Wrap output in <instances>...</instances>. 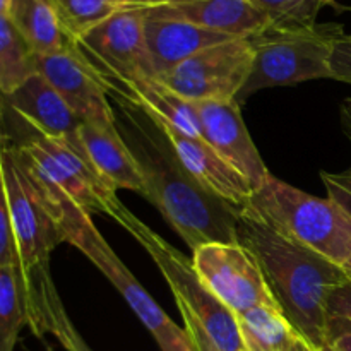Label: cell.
Segmentation results:
<instances>
[{"mask_svg": "<svg viewBox=\"0 0 351 351\" xmlns=\"http://www.w3.org/2000/svg\"><path fill=\"white\" fill-rule=\"evenodd\" d=\"M122 5L240 38H249L269 26L266 14L250 0H122Z\"/></svg>", "mask_w": 351, "mask_h": 351, "instance_id": "obj_14", "label": "cell"}, {"mask_svg": "<svg viewBox=\"0 0 351 351\" xmlns=\"http://www.w3.org/2000/svg\"><path fill=\"white\" fill-rule=\"evenodd\" d=\"M345 269H346V273H348L350 278H351V259L348 261V263L345 264Z\"/></svg>", "mask_w": 351, "mask_h": 351, "instance_id": "obj_34", "label": "cell"}, {"mask_svg": "<svg viewBox=\"0 0 351 351\" xmlns=\"http://www.w3.org/2000/svg\"><path fill=\"white\" fill-rule=\"evenodd\" d=\"M158 120L167 130L182 163L206 191L239 209L249 204L254 187L240 171L226 163L202 137L185 136L170 123Z\"/></svg>", "mask_w": 351, "mask_h": 351, "instance_id": "obj_15", "label": "cell"}, {"mask_svg": "<svg viewBox=\"0 0 351 351\" xmlns=\"http://www.w3.org/2000/svg\"><path fill=\"white\" fill-rule=\"evenodd\" d=\"M332 81L351 86V34H345L336 43L332 53Z\"/></svg>", "mask_w": 351, "mask_h": 351, "instance_id": "obj_29", "label": "cell"}, {"mask_svg": "<svg viewBox=\"0 0 351 351\" xmlns=\"http://www.w3.org/2000/svg\"><path fill=\"white\" fill-rule=\"evenodd\" d=\"M110 218L119 223L160 267L177 302L194 351H245L237 315L206 287L189 257L161 239L120 201Z\"/></svg>", "mask_w": 351, "mask_h": 351, "instance_id": "obj_3", "label": "cell"}, {"mask_svg": "<svg viewBox=\"0 0 351 351\" xmlns=\"http://www.w3.org/2000/svg\"><path fill=\"white\" fill-rule=\"evenodd\" d=\"M27 324L26 285L19 267H0V351H14Z\"/></svg>", "mask_w": 351, "mask_h": 351, "instance_id": "obj_24", "label": "cell"}, {"mask_svg": "<svg viewBox=\"0 0 351 351\" xmlns=\"http://www.w3.org/2000/svg\"><path fill=\"white\" fill-rule=\"evenodd\" d=\"M269 19V26L302 27L317 24L324 7L336 5V0H250Z\"/></svg>", "mask_w": 351, "mask_h": 351, "instance_id": "obj_26", "label": "cell"}, {"mask_svg": "<svg viewBox=\"0 0 351 351\" xmlns=\"http://www.w3.org/2000/svg\"><path fill=\"white\" fill-rule=\"evenodd\" d=\"M24 285L27 326L38 338L53 335L67 351H93L72 324L57 287L51 280L48 264L31 269L24 278Z\"/></svg>", "mask_w": 351, "mask_h": 351, "instance_id": "obj_19", "label": "cell"}, {"mask_svg": "<svg viewBox=\"0 0 351 351\" xmlns=\"http://www.w3.org/2000/svg\"><path fill=\"white\" fill-rule=\"evenodd\" d=\"M245 208L331 263L345 266L351 259V218L331 197H317L271 175Z\"/></svg>", "mask_w": 351, "mask_h": 351, "instance_id": "obj_4", "label": "cell"}, {"mask_svg": "<svg viewBox=\"0 0 351 351\" xmlns=\"http://www.w3.org/2000/svg\"><path fill=\"white\" fill-rule=\"evenodd\" d=\"M60 226L65 242L81 250L117 288L123 300L129 304L134 314L141 319L147 331L153 335L161 351H192V343L185 329H180L154 298L143 288L132 273L127 269L120 257L113 252L101 233L93 223L91 215L79 208L75 202H69L60 216Z\"/></svg>", "mask_w": 351, "mask_h": 351, "instance_id": "obj_6", "label": "cell"}, {"mask_svg": "<svg viewBox=\"0 0 351 351\" xmlns=\"http://www.w3.org/2000/svg\"><path fill=\"white\" fill-rule=\"evenodd\" d=\"M77 137L99 173L119 191L137 192L144 197L143 173L115 122H81Z\"/></svg>", "mask_w": 351, "mask_h": 351, "instance_id": "obj_18", "label": "cell"}, {"mask_svg": "<svg viewBox=\"0 0 351 351\" xmlns=\"http://www.w3.org/2000/svg\"><path fill=\"white\" fill-rule=\"evenodd\" d=\"M101 77L108 93L120 95L137 103L185 136L202 137L194 103L175 95L156 77H146V75H139L136 79H122L115 75H101Z\"/></svg>", "mask_w": 351, "mask_h": 351, "instance_id": "obj_20", "label": "cell"}, {"mask_svg": "<svg viewBox=\"0 0 351 351\" xmlns=\"http://www.w3.org/2000/svg\"><path fill=\"white\" fill-rule=\"evenodd\" d=\"M288 351H321V350L314 348L311 343H307L302 336H298V338L293 341V345H291V348Z\"/></svg>", "mask_w": 351, "mask_h": 351, "instance_id": "obj_33", "label": "cell"}, {"mask_svg": "<svg viewBox=\"0 0 351 351\" xmlns=\"http://www.w3.org/2000/svg\"><path fill=\"white\" fill-rule=\"evenodd\" d=\"M21 266L19 245H17L16 232H14L12 221H10L9 209L5 202H0V267Z\"/></svg>", "mask_w": 351, "mask_h": 351, "instance_id": "obj_27", "label": "cell"}, {"mask_svg": "<svg viewBox=\"0 0 351 351\" xmlns=\"http://www.w3.org/2000/svg\"><path fill=\"white\" fill-rule=\"evenodd\" d=\"M245 351H288L298 332L278 307L259 305L237 315Z\"/></svg>", "mask_w": 351, "mask_h": 351, "instance_id": "obj_22", "label": "cell"}, {"mask_svg": "<svg viewBox=\"0 0 351 351\" xmlns=\"http://www.w3.org/2000/svg\"><path fill=\"white\" fill-rule=\"evenodd\" d=\"M2 99L3 108L31 127L33 137L72 136L81 125L67 101L40 72L31 75L14 93L2 96Z\"/></svg>", "mask_w": 351, "mask_h": 351, "instance_id": "obj_16", "label": "cell"}, {"mask_svg": "<svg viewBox=\"0 0 351 351\" xmlns=\"http://www.w3.org/2000/svg\"><path fill=\"white\" fill-rule=\"evenodd\" d=\"M144 12V10H143ZM146 14V12H144ZM147 51L151 58V69L154 77L173 71L177 65L194 57L199 51L215 45L233 40V34L209 29L180 19H168L146 14L144 21Z\"/></svg>", "mask_w": 351, "mask_h": 351, "instance_id": "obj_17", "label": "cell"}, {"mask_svg": "<svg viewBox=\"0 0 351 351\" xmlns=\"http://www.w3.org/2000/svg\"><path fill=\"white\" fill-rule=\"evenodd\" d=\"M2 201L9 209L21 254L23 278L31 269L48 264L50 254L65 242L58 215L47 192L34 180L16 147L3 144L0 160Z\"/></svg>", "mask_w": 351, "mask_h": 351, "instance_id": "obj_7", "label": "cell"}, {"mask_svg": "<svg viewBox=\"0 0 351 351\" xmlns=\"http://www.w3.org/2000/svg\"><path fill=\"white\" fill-rule=\"evenodd\" d=\"M65 33L77 41L88 31L123 9L122 0H51Z\"/></svg>", "mask_w": 351, "mask_h": 351, "instance_id": "obj_25", "label": "cell"}, {"mask_svg": "<svg viewBox=\"0 0 351 351\" xmlns=\"http://www.w3.org/2000/svg\"><path fill=\"white\" fill-rule=\"evenodd\" d=\"M115 120L143 173L144 197L194 252L209 242H239L240 209L206 191L178 158L154 113L108 93Z\"/></svg>", "mask_w": 351, "mask_h": 351, "instance_id": "obj_1", "label": "cell"}, {"mask_svg": "<svg viewBox=\"0 0 351 351\" xmlns=\"http://www.w3.org/2000/svg\"><path fill=\"white\" fill-rule=\"evenodd\" d=\"M239 243L256 256L278 307L295 331L324 351L331 339L329 298L351 280L345 266L281 235L250 209H240Z\"/></svg>", "mask_w": 351, "mask_h": 351, "instance_id": "obj_2", "label": "cell"}, {"mask_svg": "<svg viewBox=\"0 0 351 351\" xmlns=\"http://www.w3.org/2000/svg\"><path fill=\"white\" fill-rule=\"evenodd\" d=\"M341 127H343V132L346 134V137H348L351 143V110L345 105H343L341 108Z\"/></svg>", "mask_w": 351, "mask_h": 351, "instance_id": "obj_32", "label": "cell"}, {"mask_svg": "<svg viewBox=\"0 0 351 351\" xmlns=\"http://www.w3.org/2000/svg\"><path fill=\"white\" fill-rule=\"evenodd\" d=\"M343 24L324 23L302 27L266 26L252 34L254 65L237 101L278 86H293L315 79H332V53L345 36Z\"/></svg>", "mask_w": 351, "mask_h": 351, "instance_id": "obj_5", "label": "cell"}, {"mask_svg": "<svg viewBox=\"0 0 351 351\" xmlns=\"http://www.w3.org/2000/svg\"><path fill=\"white\" fill-rule=\"evenodd\" d=\"M146 14L122 9L79 38L75 45L101 75L154 77L144 34Z\"/></svg>", "mask_w": 351, "mask_h": 351, "instance_id": "obj_11", "label": "cell"}, {"mask_svg": "<svg viewBox=\"0 0 351 351\" xmlns=\"http://www.w3.org/2000/svg\"><path fill=\"white\" fill-rule=\"evenodd\" d=\"M331 339L324 351H351V326L331 319Z\"/></svg>", "mask_w": 351, "mask_h": 351, "instance_id": "obj_31", "label": "cell"}, {"mask_svg": "<svg viewBox=\"0 0 351 351\" xmlns=\"http://www.w3.org/2000/svg\"><path fill=\"white\" fill-rule=\"evenodd\" d=\"M201 136L226 163L259 189L271 177L240 113L239 101L194 103Z\"/></svg>", "mask_w": 351, "mask_h": 351, "instance_id": "obj_13", "label": "cell"}, {"mask_svg": "<svg viewBox=\"0 0 351 351\" xmlns=\"http://www.w3.org/2000/svg\"><path fill=\"white\" fill-rule=\"evenodd\" d=\"M38 55L9 17L0 14V91L10 95L38 72Z\"/></svg>", "mask_w": 351, "mask_h": 351, "instance_id": "obj_23", "label": "cell"}, {"mask_svg": "<svg viewBox=\"0 0 351 351\" xmlns=\"http://www.w3.org/2000/svg\"><path fill=\"white\" fill-rule=\"evenodd\" d=\"M192 351H194V350H192Z\"/></svg>", "mask_w": 351, "mask_h": 351, "instance_id": "obj_37", "label": "cell"}, {"mask_svg": "<svg viewBox=\"0 0 351 351\" xmlns=\"http://www.w3.org/2000/svg\"><path fill=\"white\" fill-rule=\"evenodd\" d=\"M19 156L41 177L64 191L79 208L110 216L117 202V189L98 171L79 141L77 132L64 137L36 136L12 144Z\"/></svg>", "mask_w": 351, "mask_h": 351, "instance_id": "obj_8", "label": "cell"}, {"mask_svg": "<svg viewBox=\"0 0 351 351\" xmlns=\"http://www.w3.org/2000/svg\"><path fill=\"white\" fill-rule=\"evenodd\" d=\"M321 178L328 197H331L351 218V167L339 173L321 171Z\"/></svg>", "mask_w": 351, "mask_h": 351, "instance_id": "obj_28", "label": "cell"}, {"mask_svg": "<svg viewBox=\"0 0 351 351\" xmlns=\"http://www.w3.org/2000/svg\"><path fill=\"white\" fill-rule=\"evenodd\" d=\"M329 315L335 321L351 326V280L336 288L329 298Z\"/></svg>", "mask_w": 351, "mask_h": 351, "instance_id": "obj_30", "label": "cell"}, {"mask_svg": "<svg viewBox=\"0 0 351 351\" xmlns=\"http://www.w3.org/2000/svg\"><path fill=\"white\" fill-rule=\"evenodd\" d=\"M0 14L9 17L38 57L58 53L72 43L51 0H9Z\"/></svg>", "mask_w": 351, "mask_h": 351, "instance_id": "obj_21", "label": "cell"}, {"mask_svg": "<svg viewBox=\"0 0 351 351\" xmlns=\"http://www.w3.org/2000/svg\"><path fill=\"white\" fill-rule=\"evenodd\" d=\"M345 106H348V108L351 110V98L346 99V101H345Z\"/></svg>", "mask_w": 351, "mask_h": 351, "instance_id": "obj_36", "label": "cell"}, {"mask_svg": "<svg viewBox=\"0 0 351 351\" xmlns=\"http://www.w3.org/2000/svg\"><path fill=\"white\" fill-rule=\"evenodd\" d=\"M7 3H9V0H0V10H3L7 7Z\"/></svg>", "mask_w": 351, "mask_h": 351, "instance_id": "obj_35", "label": "cell"}, {"mask_svg": "<svg viewBox=\"0 0 351 351\" xmlns=\"http://www.w3.org/2000/svg\"><path fill=\"white\" fill-rule=\"evenodd\" d=\"M36 65L81 122H115L105 81L75 41L58 53L38 57Z\"/></svg>", "mask_w": 351, "mask_h": 351, "instance_id": "obj_12", "label": "cell"}, {"mask_svg": "<svg viewBox=\"0 0 351 351\" xmlns=\"http://www.w3.org/2000/svg\"><path fill=\"white\" fill-rule=\"evenodd\" d=\"M252 65L250 38H233L199 51L158 81L191 103L237 101Z\"/></svg>", "mask_w": 351, "mask_h": 351, "instance_id": "obj_9", "label": "cell"}, {"mask_svg": "<svg viewBox=\"0 0 351 351\" xmlns=\"http://www.w3.org/2000/svg\"><path fill=\"white\" fill-rule=\"evenodd\" d=\"M192 263L206 287L235 315L259 305L278 307L256 256L242 243H204L192 252Z\"/></svg>", "mask_w": 351, "mask_h": 351, "instance_id": "obj_10", "label": "cell"}]
</instances>
